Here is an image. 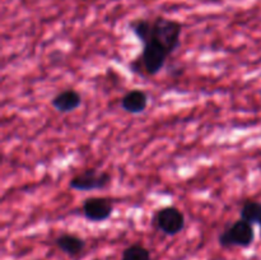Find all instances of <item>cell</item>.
Listing matches in <instances>:
<instances>
[{
    "label": "cell",
    "mask_w": 261,
    "mask_h": 260,
    "mask_svg": "<svg viewBox=\"0 0 261 260\" xmlns=\"http://www.w3.org/2000/svg\"><path fill=\"white\" fill-rule=\"evenodd\" d=\"M182 28L184 25L178 20L158 15V17L150 19L149 36H148L147 41H157L158 43H161L167 50L170 55H172L181 43Z\"/></svg>",
    "instance_id": "cell-1"
},
{
    "label": "cell",
    "mask_w": 261,
    "mask_h": 260,
    "mask_svg": "<svg viewBox=\"0 0 261 260\" xmlns=\"http://www.w3.org/2000/svg\"><path fill=\"white\" fill-rule=\"evenodd\" d=\"M170 54L157 41L149 40L143 43V50L140 55L130 64V68L134 73L157 75L165 66Z\"/></svg>",
    "instance_id": "cell-2"
},
{
    "label": "cell",
    "mask_w": 261,
    "mask_h": 260,
    "mask_svg": "<svg viewBox=\"0 0 261 260\" xmlns=\"http://www.w3.org/2000/svg\"><path fill=\"white\" fill-rule=\"evenodd\" d=\"M254 240V226L241 218L229 224L218 237V241L222 247H249L251 246Z\"/></svg>",
    "instance_id": "cell-3"
},
{
    "label": "cell",
    "mask_w": 261,
    "mask_h": 260,
    "mask_svg": "<svg viewBox=\"0 0 261 260\" xmlns=\"http://www.w3.org/2000/svg\"><path fill=\"white\" fill-rule=\"evenodd\" d=\"M153 223L167 236H175L180 233L185 227V216L176 206H163L154 214Z\"/></svg>",
    "instance_id": "cell-4"
},
{
    "label": "cell",
    "mask_w": 261,
    "mask_h": 260,
    "mask_svg": "<svg viewBox=\"0 0 261 260\" xmlns=\"http://www.w3.org/2000/svg\"><path fill=\"white\" fill-rule=\"evenodd\" d=\"M111 183V175L109 172H98L96 168H88L78 173L69 181V188L78 191L102 190Z\"/></svg>",
    "instance_id": "cell-5"
},
{
    "label": "cell",
    "mask_w": 261,
    "mask_h": 260,
    "mask_svg": "<svg viewBox=\"0 0 261 260\" xmlns=\"http://www.w3.org/2000/svg\"><path fill=\"white\" fill-rule=\"evenodd\" d=\"M84 218L91 222H105L114 213V203L109 198L92 196L84 200L82 206Z\"/></svg>",
    "instance_id": "cell-6"
},
{
    "label": "cell",
    "mask_w": 261,
    "mask_h": 260,
    "mask_svg": "<svg viewBox=\"0 0 261 260\" xmlns=\"http://www.w3.org/2000/svg\"><path fill=\"white\" fill-rule=\"evenodd\" d=\"M82 105V96L75 89H65L51 99V106L61 114L75 111Z\"/></svg>",
    "instance_id": "cell-7"
},
{
    "label": "cell",
    "mask_w": 261,
    "mask_h": 260,
    "mask_svg": "<svg viewBox=\"0 0 261 260\" xmlns=\"http://www.w3.org/2000/svg\"><path fill=\"white\" fill-rule=\"evenodd\" d=\"M148 94L142 89L129 91L121 98V109L129 114H142L148 107Z\"/></svg>",
    "instance_id": "cell-8"
},
{
    "label": "cell",
    "mask_w": 261,
    "mask_h": 260,
    "mask_svg": "<svg viewBox=\"0 0 261 260\" xmlns=\"http://www.w3.org/2000/svg\"><path fill=\"white\" fill-rule=\"evenodd\" d=\"M55 244L63 252L69 256H76L86 247V241L82 237L71 233H63L55 240Z\"/></svg>",
    "instance_id": "cell-9"
},
{
    "label": "cell",
    "mask_w": 261,
    "mask_h": 260,
    "mask_svg": "<svg viewBox=\"0 0 261 260\" xmlns=\"http://www.w3.org/2000/svg\"><path fill=\"white\" fill-rule=\"evenodd\" d=\"M240 217L250 224H260L261 222V203L257 200H247L242 205Z\"/></svg>",
    "instance_id": "cell-10"
},
{
    "label": "cell",
    "mask_w": 261,
    "mask_h": 260,
    "mask_svg": "<svg viewBox=\"0 0 261 260\" xmlns=\"http://www.w3.org/2000/svg\"><path fill=\"white\" fill-rule=\"evenodd\" d=\"M121 260H152L149 250L142 245H132L122 251Z\"/></svg>",
    "instance_id": "cell-11"
},
{
    "label": "cell",
    "mask_w": 261,
    "mask_h": 260,
    "mask_svg": "<svg viewBox=\"0 0 261 260\" xmlns=\"http://www.w3.org/2000/svg\"><path fill=\"white\" fill-rule=\"evenodd\" d=\"M259 226H260V236H261V222H260V224H259Z\"/></svg>",
    "instance_id": "cell-12"
}]
</instances>
